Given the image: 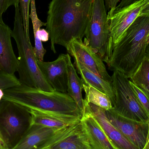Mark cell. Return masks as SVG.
Wrapping results in <instances>:
<instances>
[{
  "mask_svg": "<svg viewBox=\"0 0 149 149\" xmlns=\"http://www.w3.org/2000/svg\"><path fill=\"white\" fill-rule=\"evenodd\" d=\"M11 37V29L4 22H0V72L15 75L19 62L13 50Z\"/></svg>",
  "mask_w": 149,
  "mask_h": 149,
  "instance_id": "obj_15",
  "label": "cell"
},
{
  "mask_svg": "<svg viewBox=\"0 0 149 149\" xmlns=\"http://www.w3.org/2000/svg\"><path fill=\"white\" fill-rule=\"evenodd\" d=\"M15 7L12 37L15 39L18 49V79L21 83L29 86L46 92H53L54 89L45 80L38 65L33 47L24 32L19 6Z\"/></svg>",
  "mask_w": 149,
  "mask_h": 149,
  "instance_id": "obj_4",
  "label": "cell"
},
{
  "mask_svg": "<svg viewBox=\"0 0 149 149\" xmlns=\"http://www.w3.org/2000/svg\"><path fill=\"white\" fill-rule=\"evenodd\" d=\"M20 0H0V22H3V15L9 7L19 6Z\"/></svg>",
  "mask_w": 149,
  "mask_h": 149,
  "instance_id": "obj_26",
  "label": "cell"
},
{
  "mask_svg": "<svg viewBox=\"0 0 149 149\" xmlns=\"http://www.w3.org/2000/svg\"><path fill=\"white\" fill-rule=\"evenodd\" d=\"M83 43L107 64L113 46L104 0H94Z\"/></svg>",
  "mask_w": 149,
  "mask_h": 149,
  "instance_id": "obj_5",
  "label": "cell"
},
{
  "mask_svg": "<svg viewBox=\"0 0 149 149\" xmlns=\"http://www.w3.org/2000/svg\"><path fill=\"white\" fill-rule=\"evenodd\" d=\"M106 115L111 123L139 149L146 146L149 134L148 122H141L128 119L113 109L106 110Z\"/></svg>",
  "mask_w": 149,
  "mask_h": 149,
  "instance_id": "obj_9",
  "label": "cell"
},
{
  "mask_svg": "<svg viewBox=\"0 0 149 149\" xmlns=\"http://www.w3.org/2000/svg\"><path fill=\"white\" fill-rule=\"evenodd\" d=\"M3 92L2 89H0V102L2 99L3 97Z\"/></svg>",
  "mask_w": 149,
  "mask_h": 149,
  "instance_id": "obj_33",
  "label": "cell"
},
{
  "mask_svg": "<svg viewBox=\"0 0 149 149\" xmlns=\"http://www.w3.org/2000/svg\"><path fill=\"white\" fill-rule=\"evenodd\" d=\"M149 98V59L145 56L136 70L129 78Z\"/></svg>",
  "mask_w": 149,
  "mask_h": 149,
  "instance_id": "obj_21",
  "label": "cell"
},
{
  "mask_svg": "<svg viewBox=\"0 0 149 149\" xmlns=\"http://www.w3.org/2000/svg\"><path fill=\"white\" fill-rule=\"evenodd\" d=\"M31 12L29 17L33 25V32L35 38V47L33 51L37 61H43L46 54L45 49L43 47L42 42H47L49 36L48 31L45 29H41L42 26H46V23L43 22L38 18L37 14L36 0H31Z\"/></svg>",
  "mask_w": 149,
  "mask_h": 149,
  "instance_id": "obj_18",
  "label": "cell"
},
{
  "mask_svg": "<svg viewBox=\"0 0 149 149\" xmlns=\"http://www.w3.org/2000/svg\"><path fill=\"white\" fill-rule=\"evenodd\" d=\"M31 115L26 108L14 102H0V136L8 149L15 148L31 126Z\"/></svg>",
  "mask_w": 149,
  "mask_h": 149,
  "instance_id": "obj_6",
  "label": "cell"
},
{
  "mask_svg": "<svg viewBox=\"0 0 149 149\" xmlns=\"http://www.w3.org/2000/svg\"><path fill=\"white\" fill-rule=\"evenodd\" d=\"M94 0H52L49 4L46 30L51 49L55 45L65 49L72 40H82L91 18Z\"/></svg>",
  "mask_w": 149,
  "mask_h": 149,
  "instance_id": "obj_1",
  "label": "cell"
},
{
  "mask_svg": "<svg viewBox=\"0 0 149 149\" xmlns=\"http://www.w3.org/2000/svg\"><path fill=\"white\" fill-rule=\"evenodd\" d=\"M115 95L114 110L123 117L141 122H148L149 116L138 101L129 79L118 71L111 76Z\"/></svg>",
  "mask_w": 149,
  "mask_h": 149,
  "instance_id": "obj_7",
  "label": "cell"
},
{
  "mask_svg": "<svg viewBox=\"0 0 149 149\" xmlns=\"http://www.w3.org/2000/svg\"><path fill=\"white\" fill-rule=\"evenodd\" d=\"M146 0H140L120 8H115L107 13L110 36L113 46L120 40L127 30L141 14Z\"/></svg>",
  "mask_w": 149,
  "mask_h": 149,
  "instance_id": "obj_8",
  "label": "cell"
},
{
  "mask_svg": "<svg viewBox=\"0 0 149 149\" xmlns=\"http://www.w3.org/2000/svg\"><path fill=\"white\" fill-rule=\"evenodd\" d=\"M121 0H104L105 6L107 11L113 10L116 8L118 3Z\"/></svg>",
  "mask_w": 149,
  "mask_h": 149,
  "instance_id": "obj_27",
  "label": "cell"
},
{
  "mask_svg": "<svg viewBox=\"0 0 149 149\" xmlns=\"http://www.w3.org/2000/svg\"><path fill=\"white\" fill-rule=\"evenodd\" d=\"M32 125H39L57 130L62 129L80 122L81 117L36 110H29Z\"/></svg>",
  "mask_w": 149,
  "mask_h": 149,
  "instance_id": "obj_16",
  "label": "cell"
},
{
  "mask_svg": "<svg viewBox=\"0 0 149 149\" xmlns=\"http://www.w3.org/2000/svg\"><path fill=\"white\" fill-rule=\"evenodd\" d=\"M68 81L67 93L75 101L77 106L84 113L85 100L82 97L83 82L77 74V71L70 58L68 66Z\"/></svg>",
  "mask_w": 149,
  "mask_h": 149,
  "instance_id": "obj_20",
  "label": "cell"
},
{
  "mask_svg": "<svg viewBox=\"0 0 149 149\" xmlns=\"http://www.w3.org/2000/svg\"><path fill=\"white\" fill-rule=\"evenodd\" d=\"M149 38V16L139 15L114 46L109 69L129 79L145 57Z\"/></svg>",
  "mask_w": 149,
  "mask_h": 149,
  "instance_id": "obj_2",
  "label": "cell"
},
{
  "mask_svg": "<svg viewBox=\"0 0 149 149\" xmlns=\"http://www.w3.org/2000/svg\"><path fill=\"white\" fill-rule=\"evenodd\" d=\"M3 92L2 100L14 102L28 110L82 117V112L67 93L46 92L22 83Z\"/></svg>",
  "mask_w": 149,
  "mask_h": 149,
  "instance_id": "obj_3",
  "label": "cell"
},
{
  "mask_svg": "<svg viewBox=\"0 0 149 149\" xmlns=\"http://www.w3.org/2000/svg\"><path fill=\"white\" fill-rule=\"evenodd\" d=\"M31 0H20L19 8L22 19L24 32L29 40H30L29 34V7Z\"/></svg>",
  "mask_w": 149,
  "mask_h": 149,
  "instance_id": "obj_23",
  "label": "cell"
},
{
  "mask_svg": "<svg viewBox=\"0 0 149 149\" xmlns=\"http://www.w3.org/2000/svg\"><path fill=\"white\" fill-rule=\"evenodd\" d=\"M130 82L138 101L149 116V98L139 88Z\"/></svg>",
  "mask_w": 149,
  "mask_h": 149,
  "instance_id": "obj_25",
  "label": "cell"
},
{
  "mask_svg": "<svg viewBox=\"0 0 149 149\" xmlns=\"http://www.w3.org/2000/svg\"><path fill=\"white\" fill-rule=\"evenodd\" d=\"M0 149H8L4 143V142L0 136Z\"/></svg>",
  "mask_w": 149,
  "mask_h": 149,
  "instance_id": "obj_30",
  "label": "cell"
},
{
  "mask_svg": "<svg viewBox=\"0 0 149 149\" xmlns=\"http://www.w3.org/2000/svg\"><path fill=\"white\" fill-rule=\"evenodd\" d=\"M20 84L19 79L15 75L0 72V89L4 90Z\"/></svg>",
  "mask_w": 149,
  "mask_h": 149,
  "instance_id": "obj_24",
  "label": "cell"
},
{
  "mask_svg": "<svg viewBox=\"0 0 149 149\" xmlns=\"http://www.w3.org/2000/svg\"><path fill=\"white\" fill-rule=\"evenodd\" d=\"M145 56L148 58L149 59V42L147 44V46H146Z\"/></svg>",
  "mask_w": 149,
  "mask_h": 149,
  "instance_id": "obj_31",
  "label": "cell"
},
{
  "mask_svg": "<svg viewBox=\"0 0 149 149\" xmlns=\"http://www.w3.org/2000/svg\"><path fill=\"white\" fill-rule=\"evenodd\" d=\"M80 124L91 149H118L110 141L100 124L85 106Z\"/></svg>",
  "mask_w": 149,
  "mask_h": 149,
  "instance_id": "obj_14",
  "label": "cell"
},
{
  "mask_svg": "<svg viewBox=\"0 0 149 149\" xmlns=\"http://www.w3.org/2000/svg\"><path fill=\"white\" fill-rule=\"evenodd\" d=\"M73 59V65L77 72L80 75L83 83L90 85L106 94L110 98L113 105L115 101V95L112 83L104 80L98 75L88 70L78 60Z\"/></svg>",
  "mask_w": 149,
  "mask_h": 149,
  "instance_id": "obj_19",
  "label": "cell"
},
{
  "mask_svg": "<svg viewBox=\"0 0 149 149\" xmlns=\"http://www.w3.org/2000/svg\"><path fill=\"white\" fill-rule=\"evenodd\" d=\"M85 106L100 124L110 141L118 149H139L132 143L107 118L106 110L85 100Z\"/></svg>",
  "mask_w": 149,
  "mask_h": 149,
  "instance_id": "obj_13",
  "label": "cell"
},
{
  "mask_svg": "<svg viewBox=\"0 0 149 149\" xmlns=\"http://www.w3.org/2000/svg\"><path fill=\"white\" fill-rule=\"evenodd\" d=\"M139 1L140 0H121L120 3L116 6V8H120L123 7H126Z\"/></svg>",
  "mask_w": 149,
  "mask_h": 149,
  "instance_id": "obj_28",
  "label": "cell"
},
{
  "mask_svg": "<svg viewBox=\"0 0 149 149\" xmlns=\"http://www.w3.org/2000/svg\"><path fill=\"white\" fill-rule=\"evenodd\" d=\"M40 149H92L80 122L60 130Z\"/></svg>",
  "mask_w": 149,
  "mask_h": 149,
  "instance_id": "obj_12",
  "label": "cell"
},
{
  "mask_svg": "<svg viewBox=\"0 0 149 149\" xmlns=\"http://www.w3.org/2000/svg\"><path fill=\"white\" fill-rule=\"evenodd\" d=\"M70 57L69 54H62L52 62L37 61L43 76L55 91L67 93L68 66Z\"/></svg>",
  "mask_w": 149,
  "mask_h": 149,
  "instance_id": "obj_10",
  "label": "cell"
},
{
  "mask_svg": "<svg viewBox=\"0 0 149 149\" xmlns=\"http://www.w3.org/2000/svg\"><path fill=\"white\" fill-rule=\"evenodd\" d=\"M66 49L73 59L78 60L91 72L111 83V76L107 71L104 62L91 49L85 45L82 40H72Z\"/></svg>",
  "mask_w": 149,
  "mask_h": 149,
  "instance_id": "obj_11",
  "label": "cell"
},
{
  "mask_svg": "<svg viewBox=\"0 0 149 149\" xmlns=\"http://www.w3.org/2000/svg\"><path fill=\"white\" fill-rule=\"evenodd\" d=\"M149 16V0H146L140 15Z\"/></svg>",
  "mask_w": 149,
  "mask_h": 149,
  "instance_id": "obj_29",
  "label": "cell"
},
{
  "mask_svg": "<svg viewBox=\"0 0 149 149\" xmlns=\"http://www.w3.org/2000/svg\"><path fill=\"white\" fill-rule=\"evenodd\" d=\"M83 89L86 94L85 100L105 110L113 108L112 102L107 95L90 85L83 83Z\"/></svg>",
  "mask_w": 149,
  "mask_h": 149,
  "instance_id": "obj_22",
  "label": "cell"
},
{
  "mask_svg": "<svg viewBox=\"0 0 149 149\" xmlns=\"http://www.w3.org/2000/svg\"><path fill=\"white\" fill-rule=\"evenodd\" d=\"M149 134L148 137V141H147V143H146V146H145V148L143 149H149Z\"/></svg>",
  "mask_w": 149,
  "mask_h": 149,
  "instance_id": "obj_32",
  "label": "cell"
},
{
  "mask_svg": "<svg viewBox=\"0 0 149 149\" xmlns=\"http://www.w3.org/2000/svg\"><path fill=\"white\" fill-rule=\"evenodd\" d=\"M59 130L39 125H31L18 144L12 149H40Z\"/></svg>",
  "mask_w": 149,
  "mask_h": 149,
  "instance_id": "obj_17",
  "label": "cell"
}]
</instances>
